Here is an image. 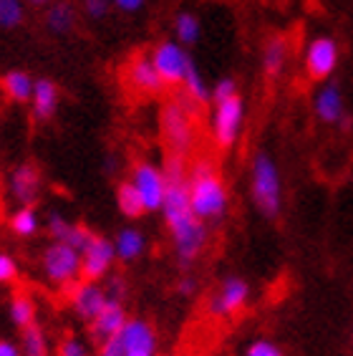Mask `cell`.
<instances>
[{
  "label": "cell",
  "mask_w": 353,
  "mask_h": 356,
  "mask_svg": "<svg viewBox=\"0 0 353 356\" xmlns=\"http://www.w3.org/2000/svg\"><path fill=\"white\" fill-rule=\"evenodd\" d=\"M187 179H190V205L195 218L207 222H220L227 215V187L222 185L215 162L207 157L197 159L192 167H187Z\"/></svg>",
  "instance_id": "6da1fadb"
},
{
  "label": "cell",
  "mask_w": 353,
  "mask_h": 356,
  "mask_svg": "<svg viewBox=\"0 0 353 356\" xmlns=\"http://www.w3.org/2000/svg\"><path fill=\"white\" fill-rule=\"evenodd\" d=\"M197 109L187 94L172 96L162 106V134L170 147V154L187 157L197 142Z\"/></svg>",
  "instance_id": "7a4b0ae2"
},
{
  "label": "cell",
  "mask_w": 353,
  "mask_h": 356,
  "mask_svg": "<svg viewBox=\"0 0 353 356\" xmlns=\"http://www.w3.org/2000/svg\"><path fill=\"white\" fill-rule=\"evenodd\" d=\"M250 195L252 202L265 218H278L283 210V182L278 165L268 152H258L250 170Z\"/></svg>",
  "instance_id": "3957f363"
},
{
  "label": "cell",
  "mask_w": 353,
  "mask_h": 356,
  "mask_svg": "<svg viewBox=\"0 0 353 356\" xmlns=\"http://www.w3.org/2000/svg\"><path fill=\"white\" fill-rule=\"evenodd\" d=\"M41 273L48 286L58 291H71L81 281V253L66 243H48L41 253Z\"/></svg>",
  "instance_id": "277c9868"
},
{
  "label": "cell",
  "mask_w": 353,
  "mask_h": 356,
  "mask_svg": "<svg viewBox=\"0 0 353 356\" xmlns=\"http://www.w3.org/2000/svg\"><path fill=\"white\" fill-rule=\"evenodd\" d=\"M156 351V334L149 321L144 318H126L122 329L111 339L99 343V356H129V354H147L154 356Z\"/></svg>",
  "instance_id": "5b68a950"
},
{
  "label": "cell",
  "mask_w": 353,
  "mask_h": 356,
  "mask_svg": "<svg viewBox=\"0 0 353 356\" xmlns=\"http://www.w3.org/2000/svg\"><path fill=\"white\" fill-rule=\"evenodd\" d=\"M170 235H172L176 261H179L182 268H190L202 255L204 245H207V225H204L202 220L195 218V215L182 220V222H176V225H172Z\"/></svg>",
  "instance_id": "8992f818"
},
{
  "label": "cell",
  "mask_w": 353,
  "mask_h": 356,
  "mask_svg": "<svg viewBox=\"0 0 353 356\" xmlns=\"http://www.w3.org/2000/svg\"><path fill=\"white\" fill-rule=\"evenodd\" d=\"M243 119H245V104L240 94L224 99V102L215 104L212 111V137L220 149H230L232 144L238 142L240 131H243Z\"/></svg>",
  "instance_id": "52a82bcc"
},
{
  "label": "cell",
  "mask_w": 353,
  "mask_h": 356,
  "mask_svg": "<svg viewBox=\"0 0 353 356\" xmlns=\"http://www.w3.org/2000/svg\"><path fill=\"white\" fill-rule=\"evenodd\" d=\"M116 261L114 240L106 235H91L81 250V281H96L101 283L111 273V266Z\"/></svg>",
  "instance_id": "ba28073f"
},
{
  "label": "cell",
  "mask_w": 353,
  "mask_h": 356,
  "mask_svg": "<svg viewBox=\"0 0 353 356\" xmlns=\"http://www.w3.org/2000/svg\"><path fill=\"white\" fill-rule=\"evenodd\" d=\"M6 190H8V197L13 200L18 207L35 205V202H38V197H41V192H43L41 170H38L33 162L15 165L13 170L8 172Z\"/></svg>",
  "instance_id": "9c48e42d"
},
{
  "label": "cell",
  "mask_w": 353,
  "mask_h": 356,
  "mask_svg": "<svg viewBox=\"0 0 353 356\" xmlns=\"http://www.w3.org/2000/svg\"><path fill=\"white\" fill-rule=\"evenodd\" d=\"M149 58H151V63H154L159 79L164 81V86H176V83H182L184 69H187V63H190L192 56L184 51L182 43L162 41L151 51Z\"/></svg>",
  "instance_id": "30bf717a"
},
{
  "label": "cell",
  "mask_w": 353,
  "mask_h": 356,
  "mask_svg": "<svg viewBox=\"0 0 353 356\" xmlns=\"http://www.w3.org/2000/svg\"><path fill=\"white\" fill-rule=\"evenodd\" d=\"M131 185L136 187L139 197L144 202L147 213H156L162 210L164 202V172L162 167L151 165V162H136L131 170Z\"/></svg>",
  "instance_id": "8fae6325"
},
{
  "label": "cell",
  "mask_w": 353,
  "mask_h": 356,
  "mask_svg": "<svg viewBox=\"0 0 353 356\" xmlns=\"http://www.w3.org/2000/svg\"><path fill=\"white\" fill-rule=\"evenodd\" d=\"M338 66V43L331 35L313 38L306 51V71L313 81H326Z\"/></svg>",
  "instance_id": "7c38bea8"
},
{
  "label": "cell",
  "mask_w": 353,
  "mask_h": 356,
  "mask_svg": "<svg viewBox=\"0 0 353 356\" xmlns=\"http://www.w3.org/2000/svg\"><path fill=\"white\" fill-rule=\"evenodd\" d=\"M68 306L83 323H91L99 316V311L106 306L104 286L96 281H79L68 291Z\"/></svg>",
  "instance_id": "4fadbf2b"
},
{
  "label": "cell",
  "mask_w": 353,
  "mask_h": 356,
  "mask_svg": "<svg viewBox=\"0 0 353 356\" xmlns=\"http://www.w3.org/2000/svg\"><path fill=\"white\" fill-rule=\"evenodd\" d=\"M124 79L136 94L142 96H159L164 91V81L159 79L154 63H151V58L147 54L131 56V61L124 69Z\"/></svg>",
  "instance_id": "5bb4252c"
},
{
  "label": "cell",
  "mask_w": 353,
  "mask_h": 356,
  "mask_svg": "<svg viewBox=\"0 0 353 356\" xmlns=\"http://www.w3.org/2000/svg\"><path fill=\"white\" fill-rule=\"evenodd\" d=\"M247 296H250V286L240 275H227L220 283L217 293L210 298V314L217 316V318L232 316L235 311H240L247 303Z\"/></svg>",
  "instance_id": "9a60e30c"
},
{
  "label": "cell",
  "mask_w": 353,
  "mask_h": 356,
  "mask_svg": "<svg viewBox=\"0 0 353 356\" xmlns=\"http://www.w3.org/2000/svg\"><path fill=\"white\" fill-rule=\"evenodd\" d=\"M31 111L35 122H51L61 104V91L51 79H35L33 94H31Z\"/></svg>",
  "instance_id": "2e32d148"
},
{
  "label": "cell",
  "mask_w": 353,
  "mask_h": 356,
  "mask_svg": "<svg viewBox=\"0 0 353 356\" xmlns=\"http://www.w3.org/2000/svg\"><path fill=\"white\" fill-rule=\"evenodd\" d=\"M126 318H129V316H126V311H124V303L106 301V306L99 311V316L88 323V336H91V341L104 343L106 339H111V336L126 323Z\"/></svg>",
  "instance_id": "e0dca14e"
},
{
  "label": "cell",
  "mask_w": 353,
  "mask_h": 356,
  "mask_svg": "<svg viewBox=\"0 0 353 356\" xmlns=\"http://www.w3.org/2000/svg\"><path fill=\"white\" fill-rule=\"evenodd\" d=\"M313 109H315L320 122H326V124H340L348 117L346 104H343V94H340V89L336 83H326V86L315 94Z\"/></svg>",
  "instance_id": "ac0fdd59"
},
{
  "label": "cell",
  "mask_w": 353,
  "mask_h": 356,
  "mask_svg": "<svg viewBox=\"0 0 353 356\" xmlns=\"http://www.w3.org/2000/svg\"><path fill=\"white\" fill-rule=\"evenodd\" d=\"M76 6L71 0H54V3H48L46 6V15H43V21H46V28L51 31L54 35H68L71 31L76 28Z\"/></svg>",
  "instance_id": "d6986e66"
},
{
  "label": "cell",
  "mask_w": 353,
  "mask_h": 356,
  "mask_svg": "<svg viewBox=\"0 0 353 356\" xmlns=\"http://www.w3.org/2000/svg\"><path fill=\"white\" fill-rule=\"evenodd\" d=\"M290 58V43L283 35H272L263 48V71L268 79H278Z\"/></svg>",
  "instance_id": "ffe728a7"
},
{
  "label": "cell",
  "mask_w": 353,
  "mask_h": 356,
  "mask_svg": "<svg viewBox=\"0 0 353 356\" xmlns=\"http://www.w3.org/2000/svg\"><path fill=\"white\" fill-rule=\"evenodd\" d=\"M147 250V238H144L136 227H124L114 238V253L122 263H131L136 258H142Z\"/></svg>",
  "instance_id": "44dd1931"
},
{
  "label": "cell",
  "mask_w": 353,
  "mask_h": 356,
  "mask_svg": "<svg viewBox=\"0 0 353 356\" xmlns=\"http://www.w3.org/2000/svg\"><path fill=\"white\" fill-rule=\"evenodd\" d=\"M33 83L35 79L28 71H8L3 76V91L8 94V99L15 104H28L31 102V94H33Z\"/></svg>",
  "instance_id": "7402d4cb"
},
{
  "label": "cell",
  "mask_w": 353,
  "mask_h": 356,
  "mask_svg": "<svg viewBox=\"0 0 353 356\" xmlns=\"http://www.w3.org/2000/svg\"><path fill=\"white\" fill-rule=\"evenodd\" d=\"M8 227L18 238H33L41 230V215H38V210L33 205L15 207L13 213H10V218H8Z\"/></svg>",
  "instance_id": "603a6c76"
},
{
  "label": "cell",
  "mask_w": 353,
  "mask_h": 356,
  "mask_svg": "<svg viewBox=\"0 0 353 356\" xmlns=\"http://www.w3.org/2000/svg\"><path fill=\"white\" fill-rule=\"evenodd\" d=\"M116 207H119V213H122L124 218H129V220L142 218V215L147 213L142 197H139V192L131 185V179H124V182H119V187H116Z\"/></svg>",
  "instance_id": "cb8c5ba5"
},
{
  "label": "cell",
  "mask_w": 353,
  "mask_h": 356,
  "mask_svg": "<svg viewBox=\"0 0 353 356\" xmlns=\"http://www.w3.org/2000/svg\"><path fill=\"white\" fill-rule=\"evenodd\" d=\"M8 316L13 321L15 329H26L31 323H35V301L28 293H13L10 303H8Z\"/></svg>",
  "instance_id": "d4e9b609"
},
{
  "label": "cell",
  "mask_w": 353,
  "mask_h": 356,
  "mask_svg": "<svg viewBox=\"0 0 353 356\" xmlns=\"http://www.w3.org/2000/svg\"><path fill=\"white\" fill-rule=\"evenodd\" d=\"M21 356H51L48 336L38 323H31L21 331Z\"/></svg>",
  "instance_id": "484cf974"
},
{
  "label": "cell",
  "mask_w": 353,
  "mask_h": 356,
  "mask_svg": "<svg viewBox=\"0 0 353 356\" xmlns=\"http://www.w3.org/2000/svg\"><path fill=\"white\" fill-rule=\"evenodd\" d=\"M182 86H184V94L190 96V99H192L195 104H199V106L210 102V89L204 86L202 74H199L197 63L192 61V58H190V63H187V69H184Z\"/></svg>",
  "instance_id": "4316f807"
},
{
  "label": "cell",
  "mask_w": 353,
  "mask_h": 356,
  "mask_svg": "<svg viewBox=\"0 0 353 356\" xmlns=\"http://www.w3.org/2000/svg\"><path fill=\"white\" fill-rule=\"evenodd\" d=\"M174 33H176V43H182V46H192V43L199 41V35H202V26H199V18L190 10H182V13H176L174 18Z\"/></svg>",
  "instance_id": "83f0119b"
},
{
  "label": "cell",
  "mask_w": 353,
  "mask_h": 356,
  "mask_svg": "<svg viewBox=\"0 0 353 356\" xmlns=\"http://www.w3.org/2000/svg\"><path fill=\"white\" fill-rule=\"evenodd\" d=\"M26 21V0H0V31H15Z\"/></svg>",
  "instance_id": "f1b7e54d"
},
{
  "label": "cell",
  "mask_w": 353,
  "mask_h": 356,
  "mask_svg": "<svg viewBox=\"0 0 353 356\" xmlns=\"http://www.w3.org/2000/svg\"><path fill=\"white\" fill-rule=\"evenodd\" d=\"M71 225H74V222H68V220L63 218L61 213H56V210H54V213H48V218H46V233H48V238L58 240V243H63V240H66Z\"/></svg>",
  "instance_id": "f546056e"
},
{
  "label": "cell",
  "mask_w": 353,
  "mask_h": 356,
  "mask_svg": "<svg viewBox=\"0 0 353 356\" xmlns=\"http://www.w3.org/2000/svg\"><path fill=\"white\" fill-rule=\"evenodd\" d=\"M101 286H104V293H106V301L124 303L126 296H129V286H126V278H124V275H111L109 281L101 283Z\"/></svg>",
  "instance_id": "4dcf8cb0"
},
{
  "label": "cell",
  "mask_w": 353,
  "mask_h": 356,
  "mask_svg": "<svg viewBox=\"0 0 353 356\" xmlns=\"http://www.w3.org/2000/svg\"><path fill=\"white\" fill-rule=\"evenodd\" d=\"M56 356H88V343L83 339H79V336L68 334L58 341Z\"/></svg>",
  "instance_id": "1f68e13d"
},
{
  "label": "cell",
  "mask_w": 353,
  "mask_h": 356,
  "mask_svg": "<svg viewBox=\"0 0 353 356\" xmlns=\"http://www.w3.org/2000/svg\"><path fill=\"white\" fill-rule=\"evenodd\" d=\"M81 10L91 21H101L111 10V0H81Z\"/></svg>",
  "instance_id": "d6a6232c"
},
{
  "label": "cell",
  "mask_w": 353,
  "mask_h": 356,
  "mask_svg": "<svg viewBox=\"0 0 353 356\" xmlns=\"http://www.w3.org/2000/svg\"><path fill=\"white\" fill-rule=\"evenodd\" d=\"M91 230H88L86 225H79V222H74V225H71V230H68V235H66V240H63V243H66V245H71V248H76V250H79V253H81L83 250V245H86L88 240H91Z\"/></svg>",
  "instance_id": "836d02e7"
},
{
  "label": "cell",
  "mask_w": 353,
  "mask_h": 356,
  "mask_svg": "<svg viewBox=\"0 0 353 356\" xmlns=\"http://www.w3.org/2000/svg\"><path fill=\"white\" fill-rule=\"evenodd\" d=\"M18 278V263L10 253H0V286H8Z\"/></svg>",
  "instance_id": "e575fe53"
},
{
  "label": "cell",
  "mask_w": 353,
  "mask_h": 356,
  "mask_svg": "<svg viewBox=\"0 0 353 356\" xmlns=\"http://www.w3.org/2000/svg\"><path fill=\"white\" fill-rule=\"evenodd\" d=\"M235 94H238V83H235V79L224 76V79H220V81L215 83L210 99L215 104H220V102H224V99H230V96H235Z\"/></svg>",
  "instance_id": "d590c367"
},
{
  "label": "cell",
  "mask_w": 353,
  "mask_h": 356,
  "mask_svg": "<svg viewBox=\"0 0 353 356\" xmlns=\"http://www.w3.org/2000/svg\"><path fill=\"white\" fill-rule=\"evenodd\" d=\"M245 356H283V351H280L272 341L260 339V341L250 343V349H247V354Z\"/></svg>",
  "instance_id": "8d00e7d4"
},
{
  "label": "cell",
  "mask_w": 353,
  "mask_h": 356,
  "mask_svg": "<svg viewBox=\"0 0 353 356\" xmlns=\"http://www.w3.org/2000/svg\"><path fill=\"white\" fill-rule=\"evenodd\" d=\"M111 6H116L124 13H136L144 6V0H111Z\"/></svg>",
  "instance_id": "74e56055"
},
{
  "label": "cell",
  "mask_w": 353,
  "mask_h": 356,
  "mask_svg": "<svg viewBox=\"0 0 353 356\" xmlns=\"http://www.w3.org/2000/svg\"><path fill=\"white\" fill-rule=\"evenodd\" d=\"M176 291H179L184 298H190V296H195V291H197V281L187 275V278H182V281L176 283Z\"/></svg>",
  "instance_id": "f35d334b"
},
{
  "label": "cell",
  "mask_w": 353,
  "mask_h": 356,
  "mask_svg": "<svg viewBox=\"0 0 353 356\" xmlns=\"http://www.w3.org/2000/svg\"><path fill=\"white\" fill-rule=\"evenodd\" d=\"M0 356H21V346L8 339H0Z\"/></svg>",
  "instance_id": "ab89813d"
},
{
  "label": "cell",
  "mask_w": 353,
  "mask_h": 356,
  "mask_svg": "<svg viewBox=\"0 0 353 356\" xmlns=\"http://www.w3.org/2000/svg\"><path fill=\"white\" fill-rule=\"evenodd\" d=\"M28 6H35V8H46L48 3H54V0H26Z\"/></svg>",
  "instance_id": "60d3db41"
},
{
  "label": "cell",
  "mask_w": 353,
  "mask_h": 356,
  "mask_svg": "<svg viewBox=\"0 0 353 356\" xmlns=\"http://www.w3.org/2000/svg\"><path fill=\"white\" fill-rule=\"evenodd\" d=\"M129 356H147V354H129Z\"/></svg>",
  "instance_id": "b9f144b4"
}]
</instances>
